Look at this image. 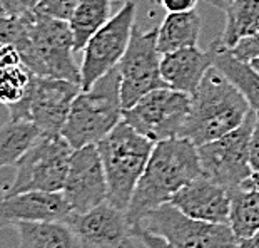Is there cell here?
<instances>
[{"mask_svg":"<svg viewBox=\"0 0 259 248\" xmlns=\"http://www.w3.org/2000/svg\"><path fill=\"white\" fill-rule=\"evenodd\" d=\"M201 174L197 146L187 137L156 143L125 211L132 233L149 211L169 203L176 191Z\"/></svg>","mask_w":259,"mask_h":248,"instance_id":"obj_1","label":"cell"},{"mask_svg":"<svg viewBox=\"0 0 259 248\" xmlns=\"http://www.w3.org/2000/svg\"><path fill=\"white\" fill-rule=\"evenodd\" d=\"M249 113V102L241 91L212 65L191 94L189 114L181 137L202 146L241 126Z\"/></svg>","mask_w":259,"mask_h":248,"instance_id":"obj_2","label":"cell"},{"mask_svg":"<svg viewBox=\"0 0 259 248\" xmlns=\"http://www.w3.org/2000/svg\"><path fill=\"white\" fill-rule=\"evenodd\" d=\"M15 49L30 74L65 79L80 86V65L74 59V36L69 22L29 10L25 36Z\"/></svg>","mask_w":259,"mask_h":248,"instance_id":"obj_3","label":"cell"},{"mask_svg":"<svg viewBox=\"0 0 259 248\" xmlns=\"http://www.w3.org/2000/svg\"><path fill=\"white\" fill-rule=\"evenodd\" d=\"M119 70H109L75 96L60 134L74 150L97 145L122 121Z\"/></svg>","mask_w":259,"mask_h":248,"instance_id":"obj_4","label":"cell"},{"mask_svg":"<svg viewBox=\"0 0 259 248\" xmlns=\"http://www.w3.org/2000/svg\"><path fill=\"white\" fill-rule=\"evenodd\" d=\"M154 145L156 143L137 133L124 119L97 143L107 181V201L111 205L127 211Z\"/></svg>","mask_w":259,"mask_h":248,"instance_id":"obj_5","label":"cell"},{"mask_svg":"<svg viewBox=\"0 0 259 248\" xmlns=\"http://www.w3.org/2000/svg\"><path fill=\"white\" fill-rule=\"evenodd\" d=\"M152 233L176 248H236V238L229 223H212L187 217L172 203L151 210L134 228V236Z\"/></svg>","mask_w":259,"mask_h":248,"instance_id":"obj_6","label":"cell"},{"mask_svg":"<svg viewBox=\"0 0 259 248\" xmlns=\"http://www.w3.org/2000/svg\"><path fill=\"white\" fill-rule=\"evenodd\" d=\"M72 151L62 134H40L19 158L15 178L4 193L62 191Z\"/></svg>","mask_w":259,"mask_h":248,"instance_id":"obj_7","label":"cell"},{"mask_svg":"<svg viewBox=\"0 0 259 248\" xmlns=\"http://www.w3.org/2000/svg\"><path fill=\"white\" fill-rule=\"evenodd\" d=\"M80 89L75 82L32 74L24 97L9 108L10 119L29 121L40 134H60Z\"/></svg>","mask_w":259,"mask_h":248,"instance_id":"obj_8","label":"cell"},{"mask_svg":"<svg viewBox=\"0 0 259 248\" xmlns=\"http://www.w3.org/2000/svg\"><path fill=\"white\" fill-rule=\"evenodd\" d=\"M191 96L159 87L122 111V119L152 143L181 137L189 114Z\"/></svg>","mask_w":259,"mask_h":248,"instance_id":"obj_9","label":"cell"},{"mask_svg":"<svg viewBox=\"0 0 259 248\" xmlns=\"http://www.w3.org/2000/svg\"><path fill=\"white\" fill-rule=\"evenodd\" d=\"M256 113L246 116L241 126L211 143L197 146L202 174L228 190L239 188L252 174L249 163V143Z\"/></svg>","mask_w":259,"mask_h":248,"instance_id":"obj_10","label":"cell"},{"mask_svg":"<svg viewBox=\"0 0 259 248\" xmlns=\"http://www.w3.org/2000/svg\"><path fill=\"white\" fill-rule=\"evenodd\" d=\"M161 57L157 51V29L142 30L134 25L127 51L117 64L124 109L136 104L147 92L167 87L161 76Z\"/></svg>","mask_w":259,"mask_h":248,"instance_id":"obj_11","label":"cell"},{"mask_svg":"<svg viewBox=\"0 0 259 248\" xmlns=\"http://www.w3.org/2000/svg\"><path fill=\"white\" fill-rule=\"evenodd\" d=\"M136 25V4L125 2L112 15L107 24H104L94 34L85 47L82 49L80 62V87H89L106 76L109 70L117 67L131 42L132 29Z\"/></svg>","mask_w":259,"mask_h":248,"instance_id":"obj_12","label":"cell"},{"mask_svg":"<svg viewBox=\"0 0 259 248\" xmlns=\"http://www.w3.org/2000/svg\"><path fill=\"white\" fill-rule=\"evenodd\" d=\"M62 195L72 215L91 211L107 201V181L97 145L72 151Z\"/></svg>","mask_w":259,"mask_h":248,"instance_id":"obj_13","label":"cell"},{"mask_svg":"<svg viewBox=\"0 0 259 248\" xmlns=\"http://www.w3.org/2000/svg\"><path fill=\"white\" fill-rule=\"evenodd\" d=\"M80 248H134V233L124 210L104 201L91 211L70 215Z\"/></svg>","mask_w":259,"mask_h":248,"instance_id":"obj_14","label":"cell"},{"mask_svg":"<svg viewBox=\"0 0 259 248\" xmlns=\"http://www.w3.org/2000/svg\"><path fill=\"white\" fill-rule=\"evenodd\" d=\"M72 215L62 191H25L0 196V228L20 222H67Z\"/></svg>","mask_w":259,"mask_h":248,"instance_id":"obj_15","label":"cell"},{"mask_svg":"<svg viewBox=\"0 0 259 248\" xmlns=\"http://www.w3.org/2000/svg\"><path fill=\"white\" fill-rule=\"evenodd\" d=\"M169 203L187 217L212 223H229L231 191L204 174L176 191Z\"/></svg>","mask_w":259,"mask_h":248,"instance_id":"obj_16","label":"cell"},{"mask_svg":"<svg viewBox=\"0 0 259 248\" xmlns=\"http://www.w3.org/2000/svg\"><path fill=\"white\" fill-rule=\"evenodd\" d=\"M212 62L214 42L207 51H201L197 46L184 47L161 57V76L167 87L191 96L212 67Z\"/></svg>","mask_w":259,"mask_h":248,"instance_id":"obj_17","label":"cell"},{"mask_svg":"<svg viewBox=\"0 0 259 248\" xmlns=\"http://www.w3.org/2000/svg\"><path fill=\"white\" fill-rule=\"evenodd\" d=\"M201 25L202 22L196 10L167 12L164 22L157 27V51L164 56L179 49L197 46Z\"/></svg>","mask_w":259,"mask_h":248,"instance_id":"obj_18","label":"cell"},{"mask_svg":"<svg viewBox=\"0 0 259 248\" xmlns=\"http://www.w3.org/2000/svg\"><path fill=\"white\" fill-rule=\"evenodd\" d=\"M14 228L19 233V248H80L67 222H20Z\"/></svg>","mask_w":259,"mask_h":248,"instance_id":"obj_19","label":"cell"},{"mask_svg":"<svg viewBox=\"0 0 259 248\" xmlns=\"http://www.w3.org/2000/svg\"><path fill=\"white\" fill-rule=\"evenodd\" d=\"M212 65L228 77L241 91L249 102V108L259 114V74L246 60L234 57L228 49H223L216 39L214 41V62Z\"/></svg>","mask_w":259,"mask_h":248,"instance_id":"obj_20","label":"cell"},{"mask_svg":"<svg viewBox=\"0 0 259 248\" xmlns=\"http://www.w3.org/2000/svg\"><path fill=\"white\" fill-rule=\"evenodd\" d=\"M114 0H79L69 20L74 36V49L80 52L89 39L112 17Z\"/></svg>","mask_w":259,"mask_h":248,"instance_id":"obj_21","label":"cell"},{"mask_svg":"<svg viewBox=\"0 0 259 248\" xmlns=\"http://www.w3.org/2000/svg\"><path fill=\"white\" fill-rule=\"evenodd\" d=\"M224 30L218 37L223 49H233L241 39L259 30V0H234L224 9Z\"/></svg>","mask_w":259,"mask_h":248,"instance_id":"obj_22","label":"cell"},{"mask_svg":"<svg viewBox=\"0 0 259 248\" xmlns=\"http://www.w3.org/2000/svg\"><path fill=\"white\" fill-rule=\"evenodd\" d=\"M231 191L229 225L236 238L242 240L259 230V191L251 188H233Z\"/></svg>","mask_w":259,"mask_h":248,"instance_id":"obj_23","label":"cell"},{"mask_svg":"<svg viewBox=\"0 0 259 248\" xmlns=\"http://www.w3.org/2000/svg\"><path fill=\"white\" fill-rule=\"evenodd\" d=\"M38 136V129L29 121L9 119L0 126V169L15 166L19 158Z\"/></svg>","mask_w":259,"mask_h":248,"instance_id":"obj_24","label":"cell"},{"mask_svg":"<svg viewBox=\"0 0 259 248\" xmlns=\"http://www.w3.org/2000/svg\"><path fill=\"white\" fill-rule=\"evenodd\" d=\"M30 73L24 64H14L0 67V104L14 106L27 92Z\"/></svg>","mask_w":259,"mask_h":248,"instance_id":"obj_25","label":"cell"},{"mask_svg":"<svg viewBox=\"0 0 259 248\" xmlns=\"http://www.w3.org/2000/svg\"><path fill=\"white\" fill-rule=\"evenodd\" d=\"M77 2L79 0H40L34 10L47 17L69 22L77 7Z\"/></svg>","mask_w":259,"mask_h":248,"instance_id":"obj_26","label":"cell"},{"mask_svg":"<svg viewBox=\"0 0 259 248\" xmlns=\"http://www.w3.org/2000/svg\"><path fill=\"white\" fill-rule=\"evenodd\" d=\"M228 51L233 54L234 57L246 60V62H251L252 59H257L259 57V30L249 37L241 39L233 49H228Z\"/></svg>","mask_w":259,"mask_h":248,"instance_id":"obj_27","label":"cell"},{"mask_svg":"<svg viewBox=\"0 0 259 248\" xmlns=\"http://www.w3.org/2000/svg\"><path fill=\"white\" fill-rule=\"evenodd\" d=\"M249 163L252 171H259V114L256 113L254 128L251 133V143H249Z\"/></svg>","mask_w":259,"mask_h":248,"instance_id":"obj_28","label":"cell"},{"mask_svg":"<svg viewBox=\"0 0 259 248\" xmlns=\"http://www.w3.org/2000/svg\"><path fill=\"white\" fill-rule=\"evenodd\" d=\"M199 0H157L167 12H187V10H194Z\"/></svg>","mask_w":259,"mask_h":248,"instance_id":"obj_29","label":"cell"},{"mask_svg":"<svg viewBox=\"0 0 259 248\" xmlns=\"http://www.w3.org/2000/svg\"><path fill=\"white\" fill-rule=\"evenodd\" d=\"M137 238L141 240V243L146 248H176V246L170 245L169 241H166L157 235H152V233H139L137 235Z\"/></svg>","mask_w":259,"mask_h":248,"instance_id":"obj_30","label":"cell"},{"mask_svg":"<svg viewBox=\"0 0 259 248\" xmlns=\"http://www.w3.org/2000/svg\"><path fill=\"white\" fill-rule=\"evenodd\" d=\"M239 246L241 248H259V230L256 233H252L251 236H247V238L239 240Z\"/></svg>","mask_w":259,"mask_h":248,"instance_id":"obj_31","label":"cell"},{"mask_svg":"<svg viewBox=\"0 0 259 248\" xmlns=\"http://www.w3.org/2000/svg\"><path fill=\"white\" fill-rule=\"evenodd\" d=\"M241 186L242 188H251V190L259 191V171H252V174Z\"/></svg>","mask_w":259,"mask_h":248,"instance_id":"obj_32","label":"cell"},{"mask_svg":"<svg viewBox=\"0 0 259 248\" xmlns=\"http://www.w3.org/2000/svg\"><path fill=\"white\" fill-rule=\"evenodd\" d=\"M204 2H207V4H211L214 5V7H218V9H221L224 10L226 7H228L229 4H233L234 0H204Z\"/></svg>","mask_w":259,"mask_h":248,"instance_id":"obj_33","label":"cell"},{"mask_svg":"<svg viewBox=\"0 0 259 248\" xmlns=\"http://www.w3.org/2000/svg\"><path fill=\"white\" fill-rule=\"evenodd\" d=\"M38 2H40V0H20V5L25 12H29V10H34L37 7Z\"/></svg>","mask_w":259,"mask_h":248,"instance_id":"obj_34","label":"cell"},{"mask_svg":"<svg viewBox=\"0 0 259 248\" xmlns=\"http://www.w3.org/2000/svg\"><path fill=\"white\" fill-rule=\"evenodd\" d=\"M249 64L252 65V69H254V70H256V73L259 74V57H257V59H252V60H251V62H249Z\"/></svg>","mask_w":259,"mask_h":248,"instance_id":"obj_35","label":"cell"},{"mask_svg":"<svg viewBox=\"0 0 259 248\" xmlns=\"http://www.w3.org/2000/svg\"><path fill=\"white\" fill-rule=\"evenodd\" d=\"M149 2H151V4H157V0H149Z\"/></svg>","mask_w":259,"mask_h":248,"instance_id":"obj_36","label":"cell"},{"mask_svg":"<svg viewBox=\"0 0 259 248\" xmlns=\"http://www.w3.org/2000/svg\"><path fill=\"white\" fill-rule=\"evenodd\" d=\"M236 248H241V246H236Z\"/></svg>","mask_w":259,"mask_h":248,"instance_id":"obj_37","label":"cell"}]
</instances>
